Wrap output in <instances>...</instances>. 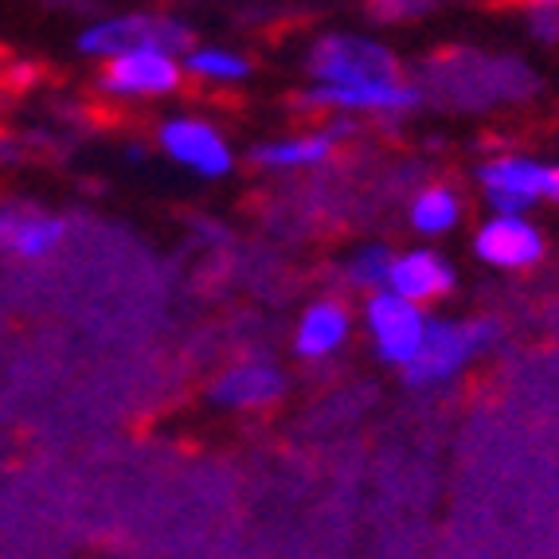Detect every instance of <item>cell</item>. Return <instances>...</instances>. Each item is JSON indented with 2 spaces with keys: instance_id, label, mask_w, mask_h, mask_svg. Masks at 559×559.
<instances>
[{
  "instance_id": "8",
  "label": "cell",
  "mask_w": 559,
  "mask_h": 559,
  "mask_svg": "<svg viewBox=\"0 0 559 559\" xmlns=\"http://www.w3.org/2000/svg\"><path fill=\"white\" fill-rule=\"evenodd\" d=\"M474 247L489 266H501V271H521V266H532L544 251L540 231H536L524 215H493V219L477 231Z\"/></svg>"
},
{
  "instance_id": "3",
  "label": "cell",
  "mask_w": 559,
  "mask_h": 559,
  "mask_svg": "<svg viewBox=\"0 0 559 559\" xmlns=\"http://www.w3.org/2000/svg\"><path fill=\"white\" fill-rule=\"evenodd\" d=\"M481 185L497 215H521L536 200H559V165L528 157H497L481 168Z\"/></svg>"
},
{
  "instance_id": "12",
  "label": "cell",
  "mask_w": 559,
  "mask_h": 559,
  "mask_svg": "<svg viewBox=\"0 0 559 559\" xmlns=\"http://www.w3.org/2000/svg\"><path fill=\"white\" fill-rule=\"evenodd\" d=\"M282 376L274 372L271 364H239L231 372H224L215 380L212 400L224 407H259V403L278 400Z\"/></svg>"
},
{
  "instance_id": "4",
  "label": "cell",
  "mask_w": 559,
  "mask_h": 559,
  "mask_svg": "<svg viewBox=\"0 0 559 559\" xmlns=\"http://www.w3.org/2000/svg\"><path fill=\"white\" fill-rule=\"evenodd\" d=\"M489 336H493V325H485V321H430L419 356L407 364V380L419 383V388L442 383L447 376H454Z\"/></svg>"
},
{
  "instance_id": "15",
  "label": "cell",
  "mask_w": 559,
  "mask_h": 559,
  "mask_svg": "<svg viewBox=\"0 0 559 559\" xmlns=\"http://www.w3.org/2000/svg\"><path fill=\"white\" fill-rule=\"evenodd\" d=\"M457 212L462 207H457V197L450 188H427L411 204V227L419 235H442L457 224Z\"/></svg>"
},
{
  "instance_id": "10",
  "label": "cell",
  "mask_w": 559,
  "mask_h": 559,
  "mask_svg": "<svg viewBox=\"0 0 559 559\" xmlns=\"http://www.w3.org/2000/svg\"><path fill=\"white\" fill-rule=\"evenodd\" d=\"M450 282H454V274H450V266L439 259V254L411 251V254L392 259L388 294L411 301V306H419V301H430V298H439V294H447Z\"/></svg>"
},
{
  "instance_id": "5",
  "label": "cell",
  "mask_w": 559,
  "mask_h": 559,
  "mask_svg": "<svg viewBox=\"0 0 559 559\" xmlns=\"http://www.w3.org/2000/svg\"><path fill=\"white\" fill-rule=\"evenodd\" d=\"M430 321L423 318L419 306L395 298V294H372L368 301V333H372V345L383 360L403 364L407 368L423 348V336H427Z\"/></svg>"
},
{
  "instance_id": "9",
  "label": "cell",
  "mask_w": 559,
  "mask_h": 559,
  "mask_svg": "<svg viewBox=\"0 0 559 559\" xmlns=\"http://www.w3.org/2000/svg\"><path fill=\"white\" fill-rule=\"evenodd\" d=\"M67 235V224L44 212H0V251L12 259H47Z\"/></svg>"
},
{
  "instance_id": "16",
  "label": "cell",
  "mask_w": 559,
  "mask_h": 559,
  "mask_svg": "<svg viewBox=\"0 0 559 559\" xmlns=\"http://www.w3.org/2000/svg\"><path fill=\"white\" fill-rule=\"evenodd\" d=\"M185 67L192 75L212 79V83H239L251 71L239 51H224V47H192L185 56Z\"/></svg>"
},
{
  "instance_id": "1",
  "label": "cell",
  "mask_w": 559,
  "mask_h": 559,
  "mask_svg": "<svg viewBox=\"0 0 559 559\" xmlns=\"http://www.w3.org/2000/svg\"><path fill=\"white\" fill-rule=\"evenodd\" d=\"M79 51L83 56H103L106 63L118 56H133V51H160V56L177 59L180 51H192V39H188L185 24L168 16H114V20H98L79 36Z\"/></svg>"
},
{
  "instance_id": "11",
  "label": "cell",
  "mask_w": 559,
  "mask_h": 559,
  "mask_svg": "<svg viewBox=\"0 0 559 559\" xmlns=\"http://www.w3.org/2000/svg\"><path fill=\"white\" fill-rule=\"evenodd\" d=\"M309 103L336 106V110H407L419 103V91L400 79H383V83H364V86H313Z\"/></svg>"
},
{
  "instance_id": "2",
  "label": "cell",
  "mask_w": 559,
  "mask_h": 559,
  "mask_svg": "<svg viewBox=\"0 0 559 559\" xmlns=\"http://www.w3.org/2000/svg\"><path fill=\"white\" fill-rule=\"evenodd\" d=\"M309 71L321 86H364L395 79L392 56L364 36H325L313 47Z\"/></svg>"
},
{
  "instance_id": "7",
  "label": "cell",
  "mask_w": 559,
  "mask_h": 559,
  "mask_svg": "<svg viewBox=\"0 0 559 559\" xmlns=\"http://www.w3.org/2000/svg\"><path fill=\"white\" fill-rule=\"evenodd\" d=\"M180 83V63L160 51H133V56H118L106 63L103 71V91L126 94V98H153V94H168Z\"/></svg>"
},
{
  "instance_id": "14",
  "label": "cell",
  "mask_w": 559,
  "mask_h": 559,
  "mask_svg": "<svg viewBox=\"0 0 559 559\" xmlns=\"http://www.w3.org/2000/svg\"><path fill=\"white\" fill-rule=\"evenodd\" d=\"M336 138H341V130L271 141V145L254 150V160H259V165H266V168H309V165H321V160L333 153Z\"/></svg>"
},
{
  "instance_id": "17",
  "label": "cell",
  "mask_w": 559,
  "mask_h": 559,
  "mask_svg": "<svg viewBox=\"0 0 559 559\" xmlns=\"http://www.w3.org/2000/svg\"><path fill=\"white\" fill-rule=\"evenodd\" d=\"M348 274H353L356 286H368L376 294L388 289V274H392V254L380 251V247H364L353 262H348Z\"/></svg>"
},
{
  "instance_id": "13",
  "label": "cell",
  "mask_w": 559,
  "mask_h": 559,
  "mask_svg": "<svg viewBox=\"0 0 559 559\" xmlns=\"http://www.w3.org/2000/svg\"><path fill=\"white\" fill-rule=\"evenodd\" d=\"M348 336V313L336 301H318V306L306 309V318L298 325V353L309 356V360H318V356H329L336 348L345 345Z\"/></svg>"
},
{
  "instance_id": "6",
  "label": "cell",
  "mask_w": 559,
  "mask_h": 559,
  "mask_svg": "<svg viewBox=\"0 0 559 559\" xmlns=\"http://www.w3.org/2000/svg\"><path fill=\"white\" fill-rule=\"evenodd\" d=\"M160 150L168 157L177 160V165L192 168L197 177H224L227 168H231V150H227V141L200 118H168L160 126Z\"/></svg>"
}]
</instances>
